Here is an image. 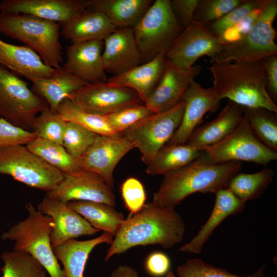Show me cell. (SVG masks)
I'll return each instance as SVG.
<instances>
[{
	"label": "cell",
	"mask_w": 277,
	"mask_h": 277,
	"mask_svg": "<svg viewBox=\"0 0 277 277\" xmlns=\"http://www.w3.org/2000/svg\"><path fill=\"white\" fill-rule=\"evenodd\" d=\"M186 223L174 208L153 201L122 223L108 249L105 261L137 246L160 245L168 249L181 242Z\"/></svg>",
	"instance_id": "obj_1"
},
{
	"label": "cell",
	"mask_w": 277,
	"mask_h": 277,
	"mask_svg": "<svg viewBox=\"0 0 277 277\" xmlns=\"http://www.w3.org/2000/svg\"><path fill=\"white\" fill-rule=\"evenodd\" d=\"M239 162L211 163L199 158L164 175L153 201L174 208L186 197L196 192L215 193L227 187L238 172Z\"/></svg>",
	"instance_id": "obj_2"
},
{
	"label": "cell",
	"mask_w": 277,
	"mask_h": 277,
	"mask_svg": "<svg viewBox=\"0 0 277 277\" xmlns=\"http://www.w3.org/2000/svg\"><path fill=\"white\" fill-rule=\"evenodd\" d=\"M265 58L253 63L211 64L208 69L219 97L244 107L264 108L277 113V106L266 89Z\"/></svg>",
	"instance_id": "obj_3"
},
{
	"label": "cell",
	"mask_w": 277,
	"mask_h": 277,
	"mask_svg": "<svg viewBox=\"0 0 277 277\" xmlns=\"http://www.w3.org/2000/svg\"><path fill=\"white\" fill-rule=\"evenodd\" d=\"M61 24L33 15L1 12L0 33L19 41L39 54L48 66L62 68Z\"/></svg>",
	"instance_id": "obj_4"
},
{
	"label": "cell",
	"mask_w": 277,
	"mask_h": 277,
	"mask_svg": "<svg viewBox=\"0 0 277 277\" xmlns=\"http://www.w3.org/2000/svg\"><path fill=\"white\" fill-rule=\"evenodd\" d=\"M29 215L12 226L1 236L15 241L13 250L27 253L44 267L50 277H66L51 246V218L36 210L31 203L26 205Z\"/></svg>",
	"instance_id": "obj_5"
},
{
	"label": "cell",
	"mask_w": 277,
	"mask_h": 277,
	"mask_svg": "<svg viewBox=\"0 0 277 277\" xmlns=\"http://www.w3.org/2000/svg\"><path fill=\"white\" fill-rule=\"evenodd\" d=\"M276 15L277 1L262 0L261 13L249 31L240 40L223 45L210 63H253L277 55L273 26Z\"/></svg>",
	"instance_id": "obj_6"
},
{
	"label": "cell",
	"mask_w": 277,
	"mask_h": 277,
	"mask_svg": "<svg viewBox=\"0 0 277 277\" xmlns=\"http://www.w3.org/2000/svg\"><path fill=\"white\" fill-rule=\"evenodd\" d=\"M175 16L170 0H155L133 27L142 63L165 53L184 30Z\"/></svg>",
	"instance_id": "obj_7"
},
{
	"label": "cell",
	"mask_w": 277,
	"mask_h": 277,
	"mask_svg": "<svg viewBox=\"0 0 277 277\" xmlns=\"http://www.w3.org/2000/svg\"><path fill=\"white\" fill-rule=\"evenodd\" d=\"M49 108L17 74L0 64V117L13 125L32 129L38 113Z\"/></svg>",
	"instance_id": "obj_8"
},
{
	"label": "cell",
	"mask_w": 277,
	"mask_h": 277,
	"mask_svg": "<svg viewBox=\"0 0 277 277\" xmlns=\"http://www.w3.org/2000/svg\"><path fill=\"white\" fill-rule=\"evenodd\" d=\"M0 173L47 192L53 190L64 177L63 172L24 145L0 147Z\"/></svg>",
	"instance_id": "obj_9"
},
{
	"label": "cell",
	"mask_w": 277,
	"mask_h": 277,
	"mask_svg": "<svg viewBox=\"0 0 277 277\" xmlns=\"http://www.w3.org/2000/svg\"><path fill=\"white\" fill-rule=\"evenodd\" d=\"M211 163L246 161L266 166L277 152L263 144L251 129L246 115L239 126L220 142L205 148L199 157Z\"/></svg>",
	"instance_id": "obj_10"
},
{
	"label": "cell",
	"mask_w": 277,
	"mask_h": 277,
	"mask_svg": "<svg viewBox=\"0 0 277 277\" xmlns=\"http://www.w3.org/2000/svg\"><path fill=\"white\" fill-rule=\"evenodd\" d=\"M184 107L182 101L169 110L153 113L140 120L122 133L139 150L145 164L148 165L157 151L169 142L181 124Z\"/></svg>",
	"instance_id": "obj_11"
},
{
	"label": "cell",
	"mask_w": 277,
	"mask_h": 277,
	"mask_svg": "<svg viewBox=\"0 0 277 277\" xmlns=\"http://www.w3.org/2000/svg\"><path fill=\"white\" fill-rule=\"evenodd\" d=\"M68 97L85 111L102 116L144 104L138 94L132 89L107 82L88 83Z\"/></svg>",
	"instance_id": "obj_12"
},
{
	"label": "cell",
	"mask_w": 277,
	"mask_h": 277,
	"mask_svg": "<svg viewBox=\"0 0 277 277\" xmlns=\"http://www.w3.org/2000/svg\"><path fill=\"white\" fill-rule=\"evenodd\" d=\"M222 46L220 38L213 35L207 27L193 21L177 37L165 56L177 67L188 70L201 56H208L210 60L214 58Z\"/></svg>",
	"instance_id": "obj_13"
},
{
	"label": "cell",
	"mask_w": 277,
	"mask_h": 277,
	"mask_svg": "<svg viewBox=\"0 0 277 277\" xmlns=\"http://www.w3.org/2000/svg\"><path fill=\"white\" fill-rule=\"evenodd\" d=\"M64 176L62 182L53 190L47 192V195L66 204L70 201H82L115 206L113 189L98 174L82 170L76 173H64Z\"/></svg>",
	"instance_id": "obj_14"
},
{
	"label": "cell",
	"mask_w": 277,
	"mask_h": 277,
	"mask_svg": "<svg viewBox=\"0 0 277 277\" xmlns=\"http://www.w3.org/2000/svg\"><path fill=\"white\" fill-rule=\"evenodd\" d=\"M133 148L134 146L122 134L97 135L80 158L81 169L98 174L113 189L114 169L120 161Z\"/></svg>",
	"instance_id": "obj_15"
},
{
	"label": "cell",
	"mask_w": 277,
	"mask_h": 277,
	"mask_svg": "<svg viewBox=\"0 0 277 277\" xmlns=\"http://www.w3.org/2000/svg\"><path fill=\"white\" fill-rule=\"evenodd\" d=\"M201 69V65H196L183 70L166 59L160 81L144 104L153 113L174 108L182 102L184 93Z\"/></svg>",
	"instance_id": "obj_16"
},
{
	"label": "cell",
	"mask_w": 277,
	"mask_h": 277,
	"mask_svg": "<svg viewBox=\"0 0 277 277\" xmlns=\"http://www.w3.org/2000/svg\"><path fill=\"white\" fill-rule=\"evenodd\" d=\"M37 209L42 214L50 216L53 222L50 233L52 248L69 240L94 235L100 231L67 204L47 195L38 204Z\"/></svg>",
	"instance_id": "obj_17"
},
{
	"label": "cell",
	"mask_w": 277,
	"mask_h": 277,
	"mask_svg": "<svg viewBox=\"0 0 277 277\" xmlns=\"http://www.w3.org/2000/svg\"><path fill=\"white\" fill-rule=\"evenodd\" d=\"M221 101L213 87L205 88L193 81L182 97L185 107L181 124L167 144L187 143L204 115L216 111Z\"/></svg>",
	"instance_id": "obj_18"
},
{
	"label": "cell",
	"mask_w": 277,
	"mask_h": 277,
	"mask_svg": "<svg viewBox=\"0 0 277 277\" xmlns=\"http://www.w3.org/2000/svg\"><path fill=\"white\" fill-rule=\"evenodd\" d=\"M103 40L72 43L66 49L62 68L90 84L106 82L102 58Z\"/></svg>",
	"instance_id": "obj_19"
},
{
	"label": "cell",
	"mask_w": 277,
	"mask_h": 277,
	"mask_svg": "<svg viewBox=\"0 0 277 277\" xmlns=\"http://www.w3.org/2000/svg\"><path fill=\"white\" fill-rule=\"evenodd\" d=\"M86 0H4L1 12L33 15L61 24L67 22L87 9Z\"/></svg>",
	"instance_id": "obj_20"
},
{
	"label": "cell",
	"mask_w": 277,
	"mask_h": 277,
	"mask_svg": "<svg viewBox=\"0 0 277 277\" xmlns=\"http://www.w3.org/2000/svg\"><path fill=\"white\" fill-rule=\"evenodd\" d=\"M104 42L102 58L106 72L119 75L142 63L133 28H117Z\"/></svg>",
	"instance_id": "obj_21"
},
{
	"label": "cell",
	"mask_w": 277,
	"mask_h": 277,
	"mask_svg": "<svg viewBox=\"0 0 277 277\" xmlns=\"http://www.w3.org/2000/svg\"><path fill=\"white\" fill-rule=\"evenodd\" d=\"M244 117V107L229 101L215 118L196 127L187 143L202 151L228 136Z\"/></svg>",
	"instance_id": "obj_22"
},
{
	"label": "cell",
	"mask_w": 277,
	"mask_h": 277,
	"mask_svg": "<svg viewBox=\"0 0 277 277\" xmlns=\"http://www.w3.org/2000/svg\"><path fill=\"white\" fill-rule=\"evenodd\" d=\"M215 200L212 212L196 235L180 250L188 253H201L203 247L216 228L228 216L242 212L246 202L235 195L228 188H223L215 193Z\"/></svg>",
	"instance_id": "obj_23"
},
{
	"label": "cell",
	"mask_w": 277,
	"mask_h": 277,
	"mask_svg": "<svg viewBox=\"0 0 277 277\" xmlns=\"http://www.w3.org/2000/svg\"><path fill=\"white\" fill-rule=\"evenodd\" d=\"M0 64L28 80L32 77L50 78L60 70L47 66L39 55L29 47L10 44L1 38Z\"/></svg>",
	"instance_id": "obj_24"
},
{
	"label": "cell",
	"mask_w": 277,
	"mask_h": 277,
	"mask_svg": "<svg viewBox=\"0 0 277 277\" xmlns=\"http://www.w3.org/2000/svg\"><path fill=\"white\" fill-rule=\"evenodd\" d=\"M166 60L165 53H161L147 63L122 74L112 76L107 82L132 89L145 103L160 81Z\"/></svg>",
	"instance_id": "obj_25"
},
{
	"label": "cell",
	"mask_w": 277,
	"mask_h": 277,
	"mask_svg": "<svg viewBox=\"0 0 277 277\" xmlns=\"http://www.w3.org/2000/svg\"><path fill=\"white\" fill-rule=\"evenodd\" d=\"M61 24V34L72 43L104 41L117 29L103 13L87 9Z\"/></svg>",
	"instance_id": "obj_26"
},
{
	"label": "cell",
	"mask_w": 277,
	"mask_h": 277,
	"mask_svg": "<svg viewBox=\"0 0 277 277\" xmlns=\"http://www.w3.org/2000/svg\"><path fill=\"white\" fill-rule=\"evenodd\" d=\"M113 237L104 232L94 239L85 241L71 239L53 248L56 258L63 265L66 277H84L85 265L93 249L102 243L110 244Z\"/></svg>",
	"instance_id": "obj_27"
},
{
	"label": "cell",
	"mask_w": 277,
	"mask_h": 277,
	"mask_svg": "<svg viewBox=\"0 0 277 277\" xmlns=\"http://www.w3.org/2000/svg\"><path fill=\"white\" fill-rule=\"evenodd\" d=\"M153 2L152 0H88L87 9L103 13L116 28H133Z\"/></svg>",
	"instance_id": "obj_28"
},
{
	"label": "cell",
	"mask_w": 277,
	"mask_h": 277,
	"mask_svg": "<svg viewBox=\"0 0 277 277\" xmlns=\"http://www.w3.org/2000/svg\"><path fill=\"white\" fill-rule=\"evenodd\" d=\"M29 80L32 83L31 90L44 99L49 109L54 112H57L58 105L63 100L88 84L62 68L52 77H32Z\"/></svg>",
	"instance_id": "obj_29"
},
{
	"label": "cell",
	"mask_w": 277,
	"mask_h": 277,
	"mask_svg": "<svg viewBox=\"0 0 277 277\" xmlns=\"http://www.w3.org/2000/svg\"><path fill=\"white\" fill-rule=\"evenodd\" d=\"M202 152L189 143L167 144L147 165L146 173L151 175H165L196 160Z\"/></svg>",
	"instance_id": "obj_30"
},
{
	"label": "cell",
	"mask_w": 277,
	"mask_h": 277,
	"mask_svg": "<svg viewBox=\"0 0 277 277\" xmlns=\"http://www.w3.org/2000/svg\"><path fill=\"white\" fill-rule=\"evenodd\" d=\"M66 204L94 228L108 232L113 236L125 220L122 212L116 211L114 207L106 204L82 201H70Z\"/></svg>",
	"instance_id": "obj_31"
},
{
	"label": "cell",
	"mask_w": 277,
	"mask_h": 277,
	"mask_svg": "<svg viewBox=\"0 0 277 277\" xmlns=\"http://www.w3.org/2000/svg\"><path fill=\"white\" fill-rule=\"evenodd\" d=\"M27 147L47 163L64 173L73 174L80 172V158L70 155L63 145L36 137Z\"/></svg>",
	"instance_id": "obj_32"
},
{
	"label": "cell",
	"mask_w": 277,
	"mask_h": 277,
	"mask_svg": "<svg viewBox=\"0 0 277 277\" xmlns=\"http://www.w3.org/2000/svg\"><path fill=\"white\" fill-rule=\"evenodd\" d=\"M274 172L265 167L253 173L238 172L230 181L227 188L246 202L259 197L272 182Z\"/></svg>",
	"instance_id": "obj_33"
},
{
	"label": "cell",
	"mask_w": 277,
	"mask_h": 277,
	"mask_svg": "<svg viewBox=\"0 0 277 277\" xmlns=\"http://www.w3.org/2000/svg\"><path fill=\"white\" fill-rule=\"evenodd\" d=\"M57 113L67 122L76 123L98 135L116 136L105 116L85 111L76 106L69 98H65L60 104Z\"/></svg>",
	"instance_id": "obj_34"
},
{
	"label": "cell",
	"mask_w": 277,
	"mask_h": 277,
	"mask_svg": "<svg viewBox=\"0 0 277 277\" xmlns=\"http://www.w3.org/2000/svg\"><path fill=\"white\" fill-rule=\"evenodd\" d=\"M249 126L258 139L277 152L276 113L264 108L244 107Z\"/></svg>",
	"instance_id": "obj_35"
},
{
	"label": "cell",
	"mask_w": 277,
	"mask_h": 277,
	"mask_svg": "<svg viewBox=\"0 0 277 277\" xmlns=\"http://www.w3.org/2000/svg\"><path fill=\"white\" fill-rule=\"evenodd\" d=\"M3 277H46V270L30 254L19 251H5L1 256Z\"/></svg>",
	"instance_id": "obj_36"
},
{
	"label": "cell",
	"mask_w": 277,
	"mask_h": 277,
	"mask_svg": "<svg viewBox=\"0 0 277 277\" xmlns=\"http://www.w3.org/2000/svg\"><path fill=\"white\" fill-rule=\"evenodd\" d=\"M67 123L57 112L48 108L36 116L32 131L37 137L62 145Z\"/></svg>",
	"instance_id": "obj_37"
},
{
	"label": "cell",
	"mask_w": 277,
	"mask_h": 277,
	"mask_svg": "<svg viewBox=\"0 0 277 277\" xmlns=\"http://www.w3.org/2000/svg\"><path fill=\"white\" fill-rule=\"evenodd\" d=\"M265 265L260 267L254 273L240 276L221 267H216L197 258L188 260L177 267L179 277H265Z\"/></svg>",
	"instance_id": "obj_38"
},
{
	"label": "cell",
	"mask_w": 277,
	"mask_h": 277,
	"mask_svg": "<svg viewBox=\"0 0 277 277\" xmlns=\"http://www.w3.org/2000/svg\"><path fill=\"white\" fill-rule=\"evenodd\" d=\"M97 135L76 123L67 122L62 145L70 155L80 158L93 144Z\"/></svg>",
	"instance_id": "obj_39"
},
{
	"label": "cell",
	"mask_w": 277,
	"mask_h": 277,
	"mask_svg": "<svg viewBox=\"0 0 277 277\" xmlns=\"http://www.w3.org/2000/svg\"><path fill=\"white\" fill-rule=\"evenodd\" d=\"M244 0H199L194 21L207 27L219 19Z\"/></svg>",
	"instance_id": "obj_40"
},
{
	"label": "cell",
	"mask_w": 277,
	"mask_h": 277,
	"mask_svg": "<svg viewBox=\"0 0 277 277\" xmlns=\"http://www.w3.org/2000/svg\"><path fill=\"white\" fill-rule=\"evenodd\" d=\"M152 114L145 104H142L128 107L105 116L111 127L121 134L137 122Z\"/></svg>",
	"instance_id": "obj_41"
},
{
	"label": "cell",
	"mask_w": 277,
	"mask_h": 277,
	"mask_svg": "<svg viewBox=\"0 0 277 277\" xmlns=\"http://www.w3.org/2000/svg\"><path fill=\"white\" fill-rule=\"evenodd\" d=\"M260 0H244L243 3L219 19L207 26L209 31L219 37L224 31L240 22L259 5Z\"/></svg>",
	"instance_id": "obj_42"
},
{
	"label": "cell",
	"mask_w": 277,
	"mask_h": 277,
	"mask_svg": "<svg viewBox=\"0 0 277 277\" xmlns=\"http://www.w3.org/2000/svg\"><path fill=\"white\" fill-rule=\"evenodd\" d=\"M121 192L129 215H133L142 209L146 195L144 187L139 180L134 177L127 178L122 184Z\"/></svg>",
	"instance_id": "obj_43"
},
{
	"label": "cell",
	"mask_w": 277,
	"mask_h": 277,
	"mask_svg": "<svg viewBox=\"0 0 277 277\" xmlns=\"http://www.w3.org/2000/svg\"><path fill=\"white\" fill-rule=\"evenodd\" d=\"M36 137L32 131L13 125L0 117V147L27 145Z\"/></svg>",
	"instance_id": "obj_44"
},
{
	"label": "cell",
	"mask_w": 277,
	"mask_h": 277,
	"mask_svg": "<svg viewBox=\"0 0 277 277\" xmlns=\"http://www.w3.org/2000/svg\"><path fill=\"white\" fill-rule=\"evenodd\" d=\"M262 9V0L259 6L233 27L228 29L219 37L225 45L235 42L243 37L251 29L259 17Z\"/></svg>",
	"instance_id": "obj_45"
},
{
	"label": "cell",
	"mask_w": 277,
	"mask_h": 277,
	"mask_svg": "<svg viewBox=\"0 0 277 277\" xmlns=\"http://www.w3.org/2000/svg\"><path fill=\"white\" fill-rule=\"evenodd\" d=\"M199 0L170 1L171 8L180 24L184 29L194 21Z\"/></svg>",
	"instance_id": "obj_46"
},
{
	"label": "cell",
	"mask_w": 277,
	"mask_h": 277,
	"mask_svg": "<svg viewBox=\"0 0 277 277\" xmlns=\"http://www.w3.org/2000/svg\"><path fill=\"white\" fill-rule=\"evenodd\" d=\"M171 262L168 256L162 252H155L146 259L145 268L147 272L154 277L165 276L169 271Z\"/></svg>",
	"instance_id": "obj_47"
},
{
	"label": "cell",
	"mask_w": 277,
	"mask_h": 277,
	"mask_svg": "<svg viewBox=\"0 0 277 277\" xmlns=\"http://www.w3.org/2000/svg\"><path fill=\"white\" fill-rule=\"evenodd\" d=\"M267 91L274 103L277 101V55L265 58Z\"/></svg>",
	"instance_id": "obj_48"
},
{
	"label": "cell",
	"mask_w": 277,
	"mask_h": 277,
	"mask_svg": "<svg viewBox=\"0 0 277 277\" xmlns=\"http://www.w3.org/2000/svg\"><path fill=\"white\" fill-rule=\"evenodd\" d=\"M111 277H138L137 271L126 265L117 267L111 274Z\"/></svg>",
	"instance_id": "obj_49"
},
{
	"label": "cell",
	"mask_w": 277,
	"mask_h": 277,
	"mask_svg": "<svg viewBox=\"0 0 277 277\" xmlns=\"http://www.w3.org/2000/svg\"><path fill=\"white\" fill-rule=\"evenodd\" d=\"M164 277H176L175 275L174 274V273L170 270L165 275Z\"/></svg>",
	"instance_id": "obj_50"
}]
</instances>
